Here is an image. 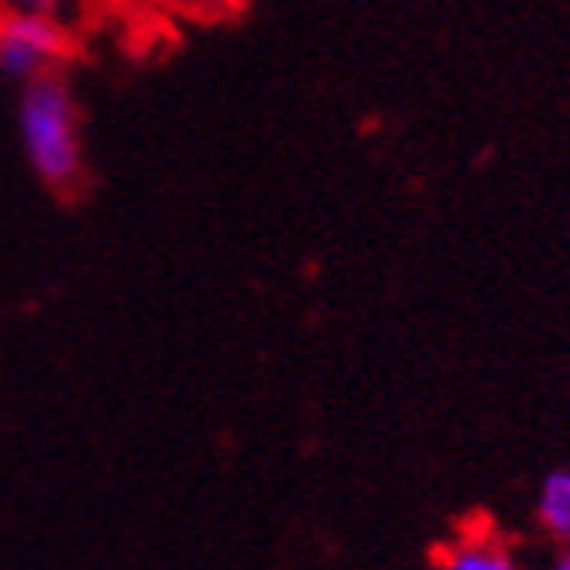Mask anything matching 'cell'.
<instances>
[{
    "label": "cell",
    "instance_id": "1",
    "mask_svg": "<svg viewBox=\"0 0 570 570\" xmlns=\"http://www.w3.org/2000/svg\"><path fill=\"white\" fill-rule=\"evenodd\" d=\"M17 132L24 160L37 180L52 191H72L85 176V144H80V112L72 88L52 72L24 85L17 108Z\"/></svg>",
    "mask_w": 570,
    "mask_h": 570
},
{
    "label": "cell",
    "instance_id": "2",
    "mask_svg": "<svg viewBox=\"0 0 570 570\" xmlns=\"http://www.w3.org/2000/svg\"><path fill=\"white\" fill-rule=\"evenodd\" d=\"M68 24L57 17L0 12V77L12 85H32L52 77V68L68 57Z\"/></svg>",
    "mask_w": 570,
    "mask_h": 570
},
{
    "label": "cell",
    "instance_id": "3",
    "mask_svg": "<svg viewBox=\"0 0 570 570\" xmlns=\"http://www.w3.org/2000/svg\"><path fill=\"white\" fill-rule=\"evenodd\" d=\"M439 570H527V562L519 559V551H514L503 534L475 527V531L459 534L448 551H443Z\"/></svg>",
    "mask_w": 570,
    "mask_h": 570
},
{
    "label": "cell",
    "instance_id": "4",
    "mask_svg": "<svg viewBox=\"0 0 570 570\" xmlns=\"http://www.w3.org/2000/svg\"><path fill=\"white\" fill-rule=\"evenodd\" d=\"M534 519L554 547H570V466H559L539 483Z\"/></svg>",
    "mask_w": 570,
    "mask_h": 570
},
{
    "label": "cell",
    "instance_id": "5",
    "mask_svg": "<svg viewBox=\"0 0 570 570\" xmlns=\"http://www.w3.org/2000/svg\"><path fill=\"white\" fill-rule=\"evenodd\" d=\"M80 9V0H0V12H29V17L68 20Z\"/></svg>",
    "mask_w": 570,
    "mask_h": 570
},
{
    "label": "cell",
    "instance_id": "6",
    "mask_svg": "<svg viewBox=\"0 0 570 570\" xmlns=\"http://www.w3.org/2000/svg\"><path fill=\"white\" fill-rule=\"evenodd\" d=\"M539 570H570V547H554L551 559L542 562Z\"/></svg>",
    "mask_w": 570,
    "mask_h": 570
},
{
    "label": "cell",
    "instance_id": "7",
    "mask_svg": "<svg viewBox=\"0 0 570 570\" xmlns=\"http://www.w3.org/2000/svg\"><path fill=\"white\" fill-rule=\"evenodd\" d=\"M184 4H200V0H184Z\"/></svg>",
    "mask_w": 570,
    "mask_h": 570
}]
</instances>
